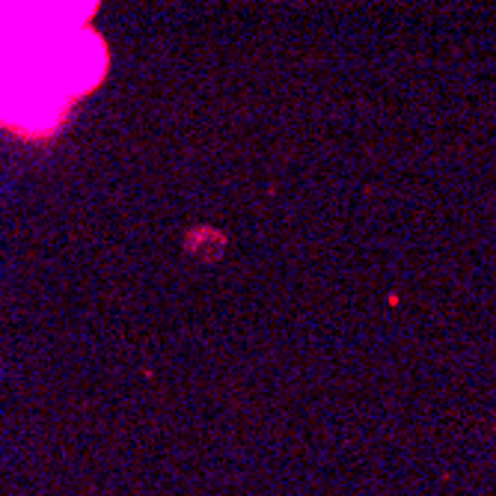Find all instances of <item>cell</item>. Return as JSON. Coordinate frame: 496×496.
I'll use <instances>...</instances> for the list:
<instances>
[{"mask_svg":"<svg viewBox=\"0 0 496 496\" xmlns=\"http://www.w3.org/2000/svg\"><path fill=\"white\" fill-rule=\"evenodd\" d=\"M98 0H0V125L45 137L107 71Z\"/></svg>","mask_w":496,"mask_h":496,"instance_id":"1","label":"cell"}]
</instances>
